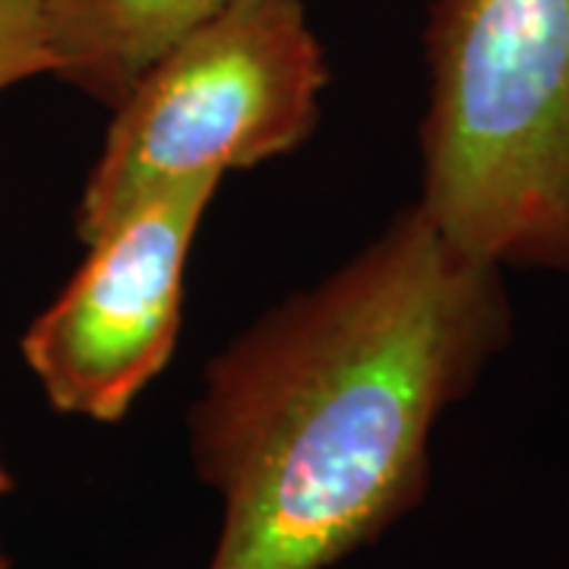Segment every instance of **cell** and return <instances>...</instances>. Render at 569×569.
<instances>
[{
    "label": "cell",
    "instance_id": "cell-1",
    "mask_svg": "<svg viewBox=\"0 0 569 569\" xmlns=\"http://www.w3.org/2000/svg\"><path fill=\"white\" fill-rule=\"evenodd\" d=\"M512 339L503 269L402 209L219 351L187 415L206 569H329L421 503L437 421Z\"/></svg>",
    "mask_w": 569,
    "mask_h": 569
},
{
    "label": "cell",
    "instance_id": "cell-2",
    "mask_svg": "<svg viewBox=\"0 0 569 569\" xmlns=\"http://www.w3.org/2000/svg\"><path fill=\"white\" fill-rule=\"evenodd\" d=\"M421 197L459 250L569 276V0H433Z\"/></svg>",
    "mask_w": 569,
    "mask_h": 569
},
{
    "label": "cell",
    "instance_id": "cell-3",
    "mask_svg": "<svg viewBox=\"0 0 569 569\" xmlns=\"http://www.w3.org/2000/svg\"><path fill=\"white\" fill-rule=\"evenodd\" d=\"M326 86L329 63L305 0H231L114 104L77 206L80 241L178 183L301 149Z\"/></svg>",
    "mask_w": 569,
    "mask_h": 569
},
{
    "label": "cell",
    "instance_id": "cell-4",
    "mask_svg": "<svg viewBox=\"0 0 569 569\" xmlns=\"http://www.w3.org/2000/svg\"><path fill=\"white\" fill-rule=\"evenodd\" d=\"M219 174L178 183L89 241L80 269L22 336L61 415L114 425L162 373L181 332L183 272Z\"/></svg>",
    "mask_w": 569,
    "mask_h": 569
},
{
    "label": "cell",
    "instance_id": "cell-5",
    "mask_svg": "<svg viewBox=\"0 0 569 569\" xmlns=\"http://www.w3.org/2000/svg\"><path fill=\"white\" fill-rule=\"evenodd\" d=\"M231 0H41L51 77L114 104L187 32Z\"/></svg>",
    "mask_w": 569,
    "mask_h": 569
},
{
    "label": "cell",
    "instance_id": "cell-6",
    "mask_svg": "<svg viewBox=\"0 0 569 569\" xmlns=\"http://www.w3.org/2000/svg\"><path fill=\"white\" fill-rule=\"evenodd\" d=\"M51 77L41 0H0V92Z\"/></svg>",
    "mask_w": 569,
    "mask_h": 569
},
{
    "label": "cell",
    "instance_id": "cell-7",
    "mask_svg": "<svg viewBox=\"0 0 569 569\" xmlns=\"http://www.w3.org/2000/svg\"><path fill=\"white\" fill-rule=\"evenodd\" d=\"M13 490V475L7 471V466H3V459H0V500L7 497Z\"/></svg>",
    "mask_w": 569,
    "mask_h": 569
},
{
    "label": "cell",
    "instance_id": "cell-8",
    "mask_svg": "<svg viewBox=\"0 0 569 569\" xmlns=\"http://www.w3.org/2000/svg\"><path fill=\"white\" fill-rule=\"evenodd\" d=\"M0 569H13V567H10V557H7V550H3V545H0Z\"/></svg>",
    "mask_w": 569,
    "mask_h": 569
}]
</instances>
